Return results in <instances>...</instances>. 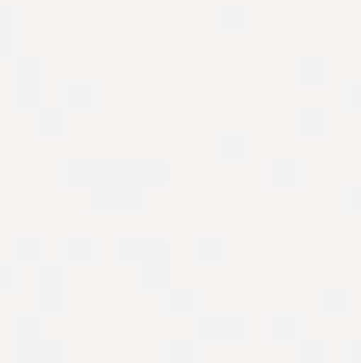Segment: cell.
I'll list each match as a JSON object with an SVG mask.
<instances>
[{"mask_svg":"<svg viewBox=\"0 0 361 363\" xmlns=\"http://www.w3.org/2000/svg\"><path fill=\"white\" fill-rule=\"evenodd\" d=\"M348 99H352L355 105H361V80H355L352 86H348Z\"/></svg>","mask_w":361,"mask_h":363,"instance_id":"cell-24","label":"cell"},{"mask_svg":"<svg viewBox=\"0 0 361 363\" xmlns=\"http://www.w3.org/2000/svg\"><path fill=\"white\" fill-rule=\"evenodd\" d=\"M323 70H326V57L323 54H301L297 57V74H301L304 80H316V76H323Z\"/></svg>","mask_w":361,"mask_h":363,"instance_id":"cell-16","label":"cell"},{"mask_svg":"<svg viewBox=\"0 0 361 363\" xmlns=\"http://www.w3.org/2000/svg\"><path fill=\"white\" fill-rule=\"evenodd\" d=\"M348 357H352V360H361V338H355V341L348 344Z\"/></svg>","mask_w":361,"mask_h":363,"instance_id":"cell-26","label":"cell"},{"mask_svg":"<svg viewBox=\"0 0 361 363\" xmlns=\"http://www.w3.org/2000/svg\"><path fill=\"white\" fill-rule=\"evenodd\" d=\"M39 252H42V239L39 236H16V242H13V258L16 261H35L39 258Z\"/></svg>","mask_w":361,"mask_h":363,"instance_id":"cell-11","label":"cell"},{"mask_svg":"<svg viewBox=\"0 0 361 363\" xmlns=\"http://www.w3.org/2000/svg\"><path fill=\"white\" fill-rule=\"evenodd\" d=\"M246 13H250V6L246 4H224L221 6V23L224 25H243Z\"/></svg>","mask_w":361,"mask_h":363,"instance_id":"cell-22","label":"cell"},{"mask_svg":"<svg viewBox=\"0 0 361 363\" xmlns=\"http://www.w3.org/2000/svg\"><path fill=\"white\" fill-rule=\"evenodd\" d=\"M170 175V159H67V182H87L96 207H138L144 188Z\"/></svg>","mask_w":361,"mask_h":363,"instance_id":"cell-1","label":"cell"},{"mask_svg":"<svg viewBox=\"0 0 361 363\" xmlns=\"http://www.w3.org/2000/svg\"><path fill=\"white\" fill-rule=\"evenodd\" d=\"M348 201H352L355 207H361V182H358V185H352V188H348Z\"/></svg>","mask_w":361,"mask_h":363,"instance_id":"cell-25","label":"cell"},{"mask_svg":"<svg viewBox=\"0 0 361 363\" xmlns=\"http://www.w3.org/2000/svg\"><path fill=\"white\" fill-rule=\"evenodd\" d=\"M167 363H195V341L173 338L167 347Z\"/></svg>","mask_w":361,"mask_h":363,"instance_id":"cell-12","label":"cell"},{"mask_svg":"<svg viewBox=\"0 0 361 363\" xmlns=\"http://www.w3.org/2000/svg\"><path fill=\"white\" fill-rule=\"evenodd\" d=\"M323 354H326V344H323L320 338H301V341H297V357H301L304 363L323 360Z\"/></svg>","mask_w":361,"mask_h":363,"instance_id":"cell-20","label":"cell"},{"mask_svg":"<svg viewBox=\"0 0 361 363\" xmlns=\"http://www.w3.org/2000/svg\"><path fill=\"white\" fill-rule=\"evenodd\" d=\"M122 261H138L144 267V284L167 287L170 280V239L167 236H122L116 242Z\"/></svg>","mask_w":361,"mask_h":363,"instance_id":"cell-2","label":"cell"},{"mask_svg":"<svg viewBox=\"0 0 361 363\" xmlns=\"http://www.w3.org/2000/svg\"><path fill=\"white\" fill-rule=\"evenodd\" d=\"M297 125L304 131H316V127L326 125V108L323 105H301L297 108Z\"/></svg>","mask_w":361,"mask_h":363,"instance_id":"cell-14","label":"cell"},{"mask_svg":"<svg viewBox=\"0 0 361 363\" xmlns=\"http://www.w3.org/2000/svg\"><path fill=\"white\" fill-rule=\"evenodd\" d=\"M65 265L61 261H42L39 265V312L65 309Z\"/></svg>","mask_w":361,"mask_h":363,"instance_id":"cell-4","label":"cell"},{"mask_svg":"<svg viewBox=\"0 0 361 363\" xmlns=\"http://www.w3.org/2000/svg\"><path fill=\"white\" fill-rule=\"evenodd\" d=\"M35 312H20L13 318V357L20 363H65L67 344L61 338H42Z\"/></svg>","mask_w":361,"mask_h":363,"instance_id":"cell-3","label":"cell"},{"mask_svg":"<svg viewBox=\"0 0 361 363\" xmlns=\"http://www.w3.org/2000/svg\"><path fill=\"white\" fill-rule=\"evenodd\" d=\"M39 54H20L13 61V99L20 105H35L39 102Z\"/></svg>","mask_w":361,"mask_h":363,"instance_id":"cell-5","label":"cell"},{"mask_svg":"<svg viewBox=\"0 0 361 363\" xmlns=\"http://www.w3.org/2000/svg\"><path fill=\"white\" fill-rule=\"evenodd\" d=\"M13 6L0 4V51H13V38H16V25H13Z\"/></svg>","mask_w":361,"mask_h":363,"instance_id":"cell-10","label":"cell"},{"mask_svg":"<svg viewBox=\"0 0 361 363\" xmlns=\"http://www.w3.org/2000/svg\"><path fill=\"white\" fill-rule=\"evenodd\" d=\"M93 80H67L65 83V105H84L93 99Z\"/></svg>","mask_w":361,"mask_h":363,"instance_id":"cell-8","label":"cell"},{"mask_svg":"<svg viewBox=\"0 0 361 363\" xmlns=\"http://www.w3.org/2000/svg\"><path fill=\"white\" fill-rule=\"evenodd\" d=\"M323 306H326L329 312H345L348 306H352V290L348 287H329L326 293H323Z\"/></svg>","mask_w":361,"mask_h":363,"instance_id":"cell-17","label":"cell"},{"mask_svg":"<svg viewBox=\"0 0 361 363\" xmlns=\"http://www.w3.org/2000/svg\"><path fill=\"white\" fill-rule=\"evenodd\" d=\"M221 246H224V239H221L218 233L195 236V258H199V261H214L221 255Z\"/></svg>","mask_w":361,"mask_h":363,"instance_id":"cell-9","label":"cell"},{"mask_svg":"<svg viewBox=\"0 0 361 363\" xmlns=\"http://www.w3.org/2000/svg\"><path fill=\"white\" fill-rule=\"evenodd\" d=\"M93 255V236L77 233V236H67L65 239V258L67 261H87Z\"/></svg>","mask_w":361,"mask_h":363,"instance_id":"cell-7","label":"cell"},{"mask_svg":"<svg viewBox=\"0 0 361 363\" xmlns=\"http://www.w3.org/2000/svg\"><path fill=\"white\" fill-rule=\"evenodd\" d=\"M272 335L275 338H294L297 335V316L294 312H275V316H272Z\"/></svg>","mask_w":361,"mask_h":363,"instance_id":"cell-19","label":"cell"},{"mask_svg":"<svg viewBox=\"0 0 361 363\" xmlns=\"http://www.w3.org/2000/svg\"><path fill=\"white\" fill-rule=\"evenodd\" d=\"M246 144H250V137H246L243 131H224V134H221V150H224V153L240 156V153L246 150Z\"/></svg>","mask_w":361,"mask_h":363,"instance_id":"cell-21","label":"cell"},{"mask_svg":"<svg viewBox=\"0 0 361 363\" xmlns=\"http://www.w3.org/2000/svg\"><path fill=\"white\" fill-rule=\"evenodd\" d=\"M67 121V105H42L39 108V125L45 131H61Z\"/></svg>","mask_w":361,"mask_h":363,"instance_id":"cell-13","label":"cell"},{"mask_svg":"<svg viewBox=\"0 0 361 363\" xmlns=\"http://www.w3.org/2000/svg\"><path fill=\"white\" fill-rule=\"evenodd\" d=\"M297 169H301V163H297L294 156H275L272 159V175H275L278 182H294Z\"/></svg>","mask_w":361,"mask_h":363,"instance_id":"cell-18","label":"cell"},{"mask_svg":"<svg viewBox=\"0 0 361 363\" xmlns=\"http://www.w3.org/2000/svg\"><path fill=\"white\" fill-rule=\"evenodd\" d=\"M13 284V261H0V287Z\"/></svg>","mask_w":361,"mask_h":363,"instance_id":"cell-23","label":"cell"},{"mask_svg":"<svg viewBox=\"0 0 361 363\" xmlns=\"http://www.w3.org/2000/svg\"><path fill=\"white\" fill-rule=\"evenodd\" d=\"M246 331V316L243 312H199L195 316V338H240Z\"/></svg>","mask_w":361,"mask_h":363,"instance_id":"cell-6","label":"cell"},{"mask_svg":"<svg viewBox=\"0 0 361 363\" xmlns=\"http://www.w3.org/2000/svg\"><path fill=\"white\" fill-rule=\"evenodd\" d=\"M167 303L173 312H192L195 309V290L192 287H170Z\"/></svg>","mask_w":361,"mask_h":363,"instance_id":"cell-15","label":"cell"}]
</instances>
